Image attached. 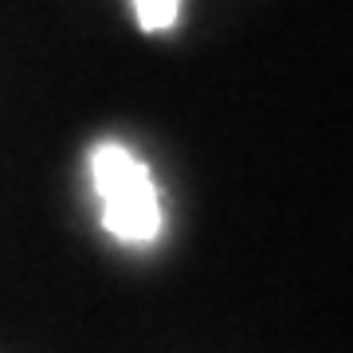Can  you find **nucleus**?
<instances>
[{
  "label": "nucleus",
  "mask_w": 353,
  "mask_h": 353,
  "mask_svg": "<svg viewBox=\"0 0 353 353\" xmlns=\"http://www.w3.org/2000/svg\"><path fill=\"white\" fill-rule=\"evenodd\" d=\"M90 181L102 201V228L122 243H150L161 232V201L150 169L118 141L90 150Z\"/></svg>",
  "instance_id": "f257e3e1"
},
{
  "label": "nucleus",
  "mask_w": 353,
  "mask_h": 353,
  "mask_svg": "<svg viewBox=\"0 0 353 353\" xmlns=\"http://www.w3.org/2000/svg\"><path fill=\"white\" fill-rule=\"evenodd\" d=\"M176 12H181V0H134L141 32H169L176 24Z\"/></svg>",
  "instance_id": "f03ea898"
}]
</instances>
